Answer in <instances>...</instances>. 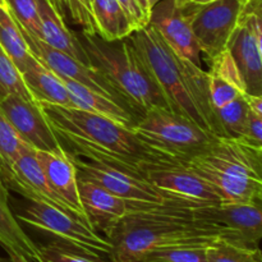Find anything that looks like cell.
I'll return each mask as SVG.
<instances>
[{
  "mask_svg": "<svg viewBox=\"0 0 262 262\" xmlns=\"http://www.w3.org/2000/svg\"><path fill=\"white\" fill-rule=\"evenodd\" d=\"M72 19L82 27V32L96 35L91 0H66Z\"/></svg>",
  "mask_w": 262,
  "mask_h": 262,
  "instance_id": "obj_33",
  "label": "cell"
},
{
  "mask_svg": "<svg viewBox=\"0 0 262 262\" xmlns=\"http://www.w3.org/2000/svg\"><path fill=\"white\" fill-rule=\"evenodd\" d=\"M27 148L30 146L0 112V176L9 171L20 154Z\"/></svg>",
  "mask_w": 262,
  "mask_h": 262,
  "instance_id": "obj_28",
  "label": "cell"
},
{
  "mask_svg": "<svg viewBox=\"0 0 262 262\" xmlns=\"http://www.w3.org/2000/svg\"><path fill=\"white\" fill-rule=\"evenodd\" d=\"M160 2V0H148V3H150V7H151V9H152V7L154 5L156 4V3H159Z\"/></svg>",
  "mask_w": 262,
  "mask_h": 262,
  "instance_id": "obj_42",
  "label": "cell"
},
{
  "mask_svg": "<svg viewBox=\"0 0 262 262\" xmlns=\"http://www.w3.org/2000/svg\"><path fill=\"white\" fill-rule=\"evenodd\" d=\"M148 25L179 58L201 67V50L192 31L188 14L176 0H160L151 9Z\"/></svg>",
  "mask_w": 262,
  "mask_h": 262,
  "instance_id": "obj_14",
  "label": "cell"
},
{
  "mask_svg": "<svg viewBox=\"0 0 262 262\" xmlns=\"http://www.w3.org/2000/svg\"><path fill=\"white\" fill-rule=\"evenodd\" d=\"M136 2L138 3V5H140V8L142 9L143 14H145V17L147 18V20H150L151 7H150V3H148V0H136Z\"/></svg>",
  "mask_w": 262,
  "mask_h": 262,
  "instance_id": "obj_39",
  "label": "cell"
},
{
  "mask_svg": "<svg viewBox=\"0 0 262 262\" xmlns=\"http://www.w3.org/2000/svg\"><path fill=\"white\" fill-rule=\"evenodd\" d=\"M68 156L73 161L78 176L117 194L129 206H163V205L176 204L164 199L145 178L137 174L129 173L107 164L83 160L71 155Z\"/></svg>",
  "mask_w": 262,
  "mask_h": 262,
  "instance_id": "obj_12",
  "label": "cell"
},
{
  "mask_svg": "<svg viewBox=\"0 0 262 262\" xmlns=\"http://www.w3.org/2000/svg\"><path fill=\"white\" fill-rule=\"evenodd\" d=\"M246 101H247L248 109L256 114L262 115V96L257 95H246Z\"/></svg>",
  "mask_w": 262,
  "mask_h": 262,
  "instance_id": "obj_36",
  "label": "cell"
},
{
  "mask_svg": "<svg viewBox=\"0 0 262 262\" xmlns=\"http://www.w3.org/2000/svg\"><path fill=\"white\" fill-rule=\"evenodd\" d=\"M96 35L107 42L124 40L135 32L129 18L117 0H91Z\"/></svg>",
  "mask_w": 262,
  "mask_h": 262,
  "instance_id": "obj_24",
  "label": "cell"
},
{
  "mask_svg": "<svg viewBox=\"0 0 262 262\" xmlns=\"http://www.w3.org/2000/svg\"><path fill=\"white\" fill-rule=\"evenodd\" d=\"M5 252L8 253V257H9L10 262H32V261L28 260V258H26L25 256L20 255V253L15 252V251L5 250Z\"/></svg>",
  "mask_w": 262,
  "mask_h": 262,
  "instance_id": "obj_38",
  "label": "cell"
},
{
  "mask_svg": "<svg viewBox=\"0 0 262 262\" xmlns=\"http://www.w3.org/2000/svg\"><path fill=\"white\" fill-rule=\"evenodd\" d=\"M35 155L54 192L71 207L79 220L92 227L79 197L77 169L68 154L35 151Z\"/></svg>",
  "mask_w": 262,
  "mask_h": 262,
  "instance_id": "obj_18",
  "label": "cell"
},
{
  "mask_svg": "<svg viewBox=\"0 0 262 262\" xmlns=\"http://www.w3.org/2000/svg\"><path fill=\"white\" fill-rule=\"evenodd\" d=\"M51 3L54 8L56 9V12L61 15V17H66V12H67V4L66 0H49Z\"/></svg>",
  "mask_w": 262,
  "mask_h": 262,
  "instance_id": "obj_37",
  "label": "cell"
},
{
  "mask_svg": "<svg viewBox=\"0 0 262 262\" xmlns=\"http://www.w3.org/2000/svg\"><path fill=\"white\" fill-rule=\"evenodd\" d=\"M110 262H141L147 253L173 246H207L217 234L193 219L192 207L177 204L129 206L107 235Z\"/></svg>",
  "mask_w": 262,
  "mask_h": 262,
  "instance_id": "obj_3",
  "label": "cell"
},
{
  "mask_svg": "<svg viewBox=\"0 0 262 262\" xmlns=\"http://www.w3.org/2000/svg\"><path fill=\"white\" fill-rule=\"evenodd\" d=\"M9 95H18L30 101L37 102L26 86L19 69L0 45V101Z\"/></svg>",
  "mask_w": 262,
  "mask_h": 262,
  "instance_id": "obj_27",
  "label": "cell"
},
{
  "mask_svg": "<svg viewBox=\"0 0 262 262\" xmlns=\"http://www.w3.org/2000/svg\"><path fill=\"white\" fill-rule=\"evenodd\" d=\"M22 77L26 86L37 102L73 106L63 79L36 58L22 72Z\"/></svg>",
  "mask_w": 262,
  "mask_h": 262,
  "instance_id": "obj_23",
  "label": "cell"
},
{
  "mask_svg": "<svg viewBox=\"0 0 262 262\" xmlns=\"http://www.w3.org/2000/svg\"><path fill=\"white\" fill-rule=\"evenodd\" d=\"M130 129L148 150L174 163H184L199 155L217 137L169 109L143 113Z\"/></svg>",
  "mask_w": 262,
  "mask_h": 262,
  "instance_id": "obj_6",
  "label": "cell"
},
{
  "mask_svg": "<svg viewBox=\"0 0 262 262\" xmlns=\"http://www.w3.org/2000/svg\"><path fill=\"white\" fill-rule=\"evenodd\" d=\"M23 35H25L26 42H27L33 56L37 60H40L43 66L48 67L51 72H54L56 76L63 79H71L77 83L83 84V86L100 92V94L122 104L114 90L106 83V81L92 67L86 66V64L74 59L73 56L51 48L48 43L41 41L40 38L33 37V36L25 32H23Z\"/></svg>",
  "mask_w": 262,
  "mask_h": 262,
  "instance_id": "obj_15",
  "label": "cell"
},
{
  "mask_svg": "<svg viewBox=\"0 0 262 262\" xmlns=\"http://www.w3.org/2000/svg\"><path fill=\"white\" fill-rule=\"evenodd\" d=\"M0 245L4 250L20 253L32 262H41L40 246L20 227L9 205V192L0 177Z\"/></svg>",
  "mask_w": 262,
  "mask_h": 262,
  "instance_id": "obj_22",
  "label": "cell"
},
{
  "mask_svg": "<svg viewBox=\"0 0 262 262\" xmlns=\"http://www.w3.org/2000/svg\"><path fill=\"white\" fill-rule=\"evenodd\" d=\"M0 45L22 73L35 59L22 30L7 8L0 7Z\"/></svg>",
  "mask_w": 262,
  "mask_h": 262,
  "instance_id": "obj_25",
  "label": "cell"
},
{
  "mask_svg": "<svg viewBox=\"0 0 262 262\" xmlns=\"http://www.w3.org/2000/svg\"><path fill=\"white\" fill-rule=\"evenodd\" d=\"M207 262H262L260 247H248L217 238L206 247Z\"/></svg>",
  "mask_w": 262,
  "mask_h": 262,
  "instance_id": "obj_26",
  "label": "cell"
},
{
  "mask_svg": "<svg viewBox=\"0 0 262 262\" xmlns=\"http://www.w3.org/2000/svg\"><path fill=\"white\" fill-rule=\"evenodd\" d=\"M0 112L31 148L67 154L49 125L40 104L18 95H9L0 101Z\"/></svg>",
  "mask_w": 262,
  "mask_h": 262,
  "instance_id": "obj_13",
  "label": "cell"
},
{
  "mask_svg": "<svg viewBox=\"0 0 262 262\" xmlns=\"http://www.w3.org/2000/svg\"><path fill=\"white\" fill-rule=\"evenodd\" d=\"M40 252L41 262H110L106 258L94 257L79 252L55 241L46 246H40Z\"/></svg>",
  "mask_w": 262,
  "mask_h": 262,
  "instance_id": "obj_32",
  "label": "cell"
},
{
  "mask_svg": "<svg viewBox=\"0 0 262 262\" xmlns=\"http://www.w3.org/2000/svg\"><path fill=\"white\" fill-rule=\"evenodd\" d=\"M0 177L8 189H14L30 201L43 202L74 215L71 207L50 187L33 148L30 147L23 151L10 170Z\"/></svg>",
  "mask_w": 262,
  "mask_h": 262,
  "instance_id": "obj_16",
  "label": "cell"
},
{
  "mask_svg": "<svg viewBox=\"0 0 262 262\" xmlns=\"http://www.w3.org/2000/svg\"><path fill=\"white\" fill-rule=\"evenodd\" d=\"M245 4L246 0H215L182 8L188 14L200 50L209 61L228 49Z\"/></svg>",
  "mask_w": 262,
  "mask_h": 262,
  "instance_id": "obj_9",
  "label": "cell"
},
{
  "mask_svg": "<svg viewBox=\"0 0 262 262\" xmlns=\"http://www.w3.org/2000/svg\"><path fill=\"white\" fill-rule=\"evenodd\" d=\"M63 82L68 90L73 107L101 115L128 128L135 124L137 119L135 118V114L115 100L71 79H63Z\"/></svg>",
  "mask_w": 262,
  "mask_h": 262,
  "instance_id": "obj_21",
  "label": "cell"
},
{
  "mask_svg": "<svg viewBox=\"0 0 262 262\" xmlns=\"http://www.w3.org/2000/svg\"><path fill=\"white\" fill-rule=\"evenodd\" d=\"M128 38L160 89L169 110L214 136L227 137L212 107L207 72L176 55L150 25L130 33Z\"/></svg>",
  "mask_w": 262,
  "mask_h": 262,
  "instance_id": "obj_2",
  "label": "cell"
},
{
  "mask_svg": "<svg viewBox=\"0 0 262 262\" xmlns=\"http://www.w3.org/2000/svg\"><path fill=\"white\" fill-rule=\"evenodd\" d=\"M15 216L19 223L50 235L55 242L94 257L110 260L113 251L110 241L64 210L43 202L31 201Z\"/></svg>",
  "mask_w": 262,
  "mask_h": 262,
  "instance_id": "obj_7",
  "label": "cell"
},
{
  "mask_svg": "<svg viewBox=\"0 0 262 262\" xmlns=\"http://www.w3.org/2000/svg\"><path fill=\"white\" fill-rule=\"evenodd\" d=\"M200 224L214 230L217 237L248 247H260L262 238L261 204L219 202L192 207Z\"/></svg>",
  "mask_w": 262,
  "mask_h": 262,
  "instance_id": "obj_8",
  "label": "cell"
},
{
  "mask_svg": "<svg viewBox=\"0 0 262 262\" xmlns=\"http://www.w3.org/2000/svg\"><path fill=\"white\" fill-rule=\"evenodd\" d=\"M176 4H177V7L184 8L187 4V0H176Z\"/></svg>",
  "mask_w": 262,
  "mask_h": 262,
  "instance_id": "obj_41",
  "label": "cell"
},
{
  "mask_svg": "<svg viewBox=\"0 0 262 262\" xmlns=\"http://www.w3.org/2000/svg\"><path fill=\"white\" fill-rule=\"evenodd\" d=\"M215 2V0H187V5H204V4H209V3Z\"/></svg>",
  "mask_w": 262,
  "mask_h": 262,
  "instance_id": "obj_40",
  "label": "cell"
},
{
  "mask_svg": "<svg viewBox=\"0 0 262 262\" xmlns=\"http://www.w3.org/2000/svg\"><path fill=\"white\" fill-rule=\"evenodd\" d=\"M246 95L215 110V114L227 137H241L243 135L246 120L250 112L246 101Z\"/></svg>",
  "mask_w": 262,
  "mask_h": 262,
  "instance_id": "obj_29",
  "label": "cell"
},
{
  "mask_svg": "<svg viewBox=\"0 0 262 262\" xmlns=\"http://www.w3.org/2000/svg\"><path fill=\"white\" fill-rule=\"evenodd\" d=\"M8 10L25 33L41 37V23L36 0H5Z\"/></svg>",
  "mask_w": 262,
  "mask_h": 262,
  "instance_id": "obj_31",
  "label": "cell"
},
{
  "mask_svg": "<svg viewBox=\"0 0 262 262\" xmlns=\"http://www.w3.org/2000/svg\"><path fill=\"white\" fill-rule=\"evenodd\" d=\"M79 41L90 66L114 90L118 99L138 117L152 109H169L160 89L138 58L129 38L114 42L81 32Z\"/></svg>",
  "mask_w": 262,
  "mask_h": 262,
  "instance_id": "obj_5",
  "label": "cell"
},
{
  "mask_svg": "<svg viewBox=\"0 0 262 262\" xmlns=\"http://www.w3.org/2000/svg\"><path fill=\"white\" fill-rule=\"evenodd\" d=\"M0 262H4V260L2 258V256H0Z\"/></svg>",
  "mask_w": 262,
  "mask_h": 262,
  "instance_id": "obj_44",
  "label": "cell"
},
{
  "mask_svg": "<svg viewBox=\"0 0 262 262\" xmlns=\"http://www.w3.org/2000/svg\"><path fill=\"white\" fill-rule=\"evenodd\" d=\"M117 2L123 8L127 17L129 18L135 31L141 30V28L146 27L148 25L147 18L145 17L142 9H141L140 5H138V3L136 0H117Z\"/></svg>",
  "mask_w": 262,
  "mask_h": 262,
  "instance_id": "obj_35",
  "label": "cell"
},
{
  "mask_svg": "<svg viewBox=\"0 0 262 262\" xmlns=\"http://www.w3.org/2000/svg\"><path fill=\"white\" fill-rule=\"evenodd\" d=\"M182 164L201 177L222 201L261 204L262 147L242 137H216L206 150Z\"/></svg>",
  "mask_w": 262,
  "mask_h": 262,
  "instance_id": "obj_4",
  "label": "cell"
},
{
  "mask_svg": "<svg viewBox=\"0 0 262 262\" xmlns=\"http://www.w3.org/2000/svg\"><path fill=\"white\" fill-rule=\"evenodd\" d=\"M207 78L210 99L214 110L247 94L237 64L228 50L210 60Z\"/></svg>",
  "mask_w": 262,
  "mask_h": 262,
  "instance_id": "obj_20",
  "label": "cell"
},
{
  "mask_svg": "<svg viewBox=\"0 0 262 262\" xmlns=\"http://www.w3.org/2000/svg\"><path fill=\"white\" fill-rule=\"evenodd\" d=\"M77 178L79 197L90 223L95 230L107 237L115 225L127 215L129 205L99 184L78 174Z\"/></svg>",
  "mask_w": 262,
  "mask_h": 262,
  "instance_id": "obj_17",
  "label": "cell"
},
{
  "mask_svg": "<svg viewBox=\"0 0 262 262\" xmlns=\"http://www.w3.org/2000/svg\"><path fill=\"white\" fill-rule=\"evenodd\" d=\"M241 137L253 146L262 147V115L256 114L251 110L248 112L245 129Z\"/></svg>",
  "mask_w": 262,
  "mask_h": 262,
  "instance_id": "obj_34",
  "label": "cell"
},
{
  "mask_svg": "<svg viewBox=\"0 0 262 262\" xmlns=\"http://www.w3.org/2000/svg\"><path fill=\"white\" fill-rule=\"evenodd\" d=\"M0 7L7 8V9H8V7H7V2H5V0H0Z\"/></svg>",
  "mask_w": 262,
  "mask_h": 262,
  "instance_id": "obj_43",
  "label": "cell"
},
{
  "mask_svg": "<svg viewBox=\"0 0 262 262\" xmlns=\"http://www.w3.org/2000/svg\"><path fill=\"white\" fill-rule=\"evenodd\" d=\"M141 174L168 201L187 207L222 202L219 194L201 177L182 163L163 161L146 164Z\"/></svg>",
  "mask_w": 262,
  "mask_h": 262,
  "instance_id": "obj_11",
  "label": "cell"
},
{
  "mask_svg": "<svg viewBox=\"0 0 262 262\" xmlns=\"http://www.w3.org/2000/svg\"><path fill=\"white\" fill-rule=\"evenodd\" d=\"M261 10V0H246L227 49L237 64L247 94L257 96H262Z\"/></svg>",
  "mask_w": 262,
  "mask_h": 262,
  "instance_id": "obj_10",
  "label": "cell"
},
{
  "mask_svg": "<svg viewBox=\"0 0 262 262\" xmlns=\"http://www.w3.org/2000/svg\"><path fill=\"white\" fill-rule=\"evenodd\" d=\"M36 4H37L41 23L40 40L48 43L51 48L61 51V53L73 56L81 63L90 66V60L78 36L74 35L67 27L64 17H61L56 12V9L51 5L49 0H36Z\"/></svg>",
  "mask_w": 262,
  "mask_h": 262,
  "instance_id": "obj_19",
  "label": "cell"
},
{
  "mask_svg": "<svg viewBox=\"0 0 262 262\" xmlns=\"http://www.w3.org/2000/svg\"><path fill=\"white\" fill-rule=\"evenodd\" d=\"M38 104L68 155L117 166L140 177L146 164L169 161L148 150L130 128L114 120L73 106Z\"/></svg>",
  "mask_w": 262,
  "mask_h": 262,
  "instance_id": "obj_1",
  "label": "cell"
},
{
  "mask_svg": "<svg viewBox=\"0 0 262 262\" xmlns=\"http://www.w3.org/2000/svg\"><path fill=\"white\" fill-rule=\"evenodd\" d=\"M207 246H173L160 248L147 253L141 262H207Z\"/></svg>",
  "mask_w": 262,
  "mask_h": 262,
  "instance_id": "obj_30",
  "label": "cell"
}]
</instances>
